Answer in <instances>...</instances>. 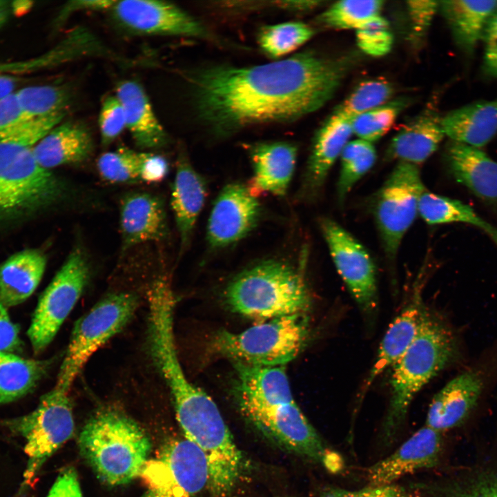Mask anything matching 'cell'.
<instances>
[{"mask_svg": "<svg viewBox=\"0 0 497 497\" xmlns=\"http://www.w3.org/2000/svg\"><path fill=\"white\" fill-rule=\"evenodd\" d=\"M349 66L347 58L304 51L260 65L205 66L186 79L197 119L211 134L224 138L318 110L336 92Z\"/></svg>", "mask_w": 497, "mask_h": 497, "instance_id": "6da1fadb", "label": "cell"}, {"mask_svg": "<svg viewBox=\"0 0 497 497\" xmlns=\"http://www.w3.org/2000/svg\"><path fill=\"white\" fill-rule=\"evenodd\" d=\"M465 358L464 342L458 332L442 318L427 313L415 340L391 367V395L382 429L386 443L396 438L422 388Z\"/></svg>", "mask_w": 497, "mask_h": 497, "instance_id": "7a4b0ae2", "label": "cell"}, {"mask_svg": "<svg viewBox=\"0 0 497 497\" xmlns=\"http://www.w3.org/2000/svg\"><path fill=\"white\" fill-rule=\"evenodd\" d=\"M304 265L269 259L244 270L227 284L224 298L234 313L262 320L305 313L311 304Z\"/></svg>", "mask_w": 497, "mask_h": 497, "instance_id": "3957f363", "label": "cell"}, {"mask_svg": "<svg viewBox=\"0 0 497 497\" xmlns=\"http://www.w3.org/2000/svg\"><path fill=\"white\" fill-rule=\"evenodd\" d=\"M79 446L98 477L111 485L126 484L140 475L151 448L142 427L113 409L100 411L87 422Z\"/></svg>", "mask_w": 497, "mask_h": 497, "instance_id": "277c9868", "label": "cell"}, {"mask_svg": "<svg viewBox=\"0 0 497 497\" xmlns=\"http://www.w3.org/2000/svg\"><path fill=\"white\" fill-rule=\"evenodd\" d=\"M67 195L66 184L37 162L32 148L0 141V225L46 210Z\"/></svg>", "mask_w": 497, "mask_h": 497, "instance_id": "5b68a950", "label": "cell"}, {"mask_svg": "<svg viewBox=\"0 0 497 497\" xmlns=\"http://www.w3.org/2000/svg\"><path fill=\"white\" fill-rule=\"evenodd\" d=\"M309 338L305 313L281 316L233 333L221 330L210 343L213 353L251 365L284 366L295 359Z\"/></svg>", "mask_w": 497, "mask_h": 497, "instance_id": "8992f818", "label": "cell"}, {"mask_svg": "<svg viewBox=\"0 0 497 497\" xmlns=\"http://www.w3.org/2000/svg\"><path fill=\"white\" fill-rule=\"evenodd\" d=\"M10 431L25 440L24 451L28 463L18 496L32 485L36 475L46 460L74 431V418L68 391L55 386L43 396L31 413L3 424Z\"/></svg>", "mask_w": 497, "mask_h": 497, "instance_id": "52a82bcc", "label": "cell"}, {"mask_svg": "<svg viewBox=\"0 0 497 497\" xmlns=\"http://www.w3.org/2000/svg\"><path fill=\"white\" fill-rule=\"evenodd\" d=\"M497 386V339L433 398L425 425L440 433L464 422Z\"/></svg>", "mask_w": 497, "mask_h": 497, "instance_id": "ba28073f", "label": "cell"}, {"mask_svg": "<svg viewBox=\"0 0 497 497\" xmlns=\"http://www.w3.org/2000/svg\"><path fill=\"white\" fill-rule=\"evenodd\" d=\"M138 304L132 293H113L81 316L72 329L55 386L69 391L91 355L125 327Z\"/></svg>", "mask_w": 497, "mask_h": 497, "instance_id": "9c48e42d", "label": "cell"}, {"mask_svg": "<svg viewBox=\"0 0 497 497\" xmlns=\"http://www.w3.org/2000/svg\"><path fill=\"white\" fill-rule=\"evenodd\" d=\"M418 166L398 162L374 199L373 212L384 253L396 260L402 240L418 214L425 191Z\"/></svg>", "mask_w": 497, "mask_h": 497, "instance_id": "30bf717a", "label": "cell"}, {"mask_svg": "<svg viewBox=\"0 0 497 497\" xmlns=\"http://www.w3.org/2000/svg\"><path fill=\"white\" fill-rule=\"evenodd\" d=\"M140 475L146 487L142 497H195L209 481L203 452L185 438L164 445Z\"/></svg>", "mask_w": 497, "mask_h": 497, "instance_id": "8fae6325", "label": "cell"}, {"mask_svg": "<svg viewBox=\"0 0 497 497\" xmlns=\"http://www.w3.org/2000/svg\"><path fill=\"white\" fill-rule=\"evenodd\" d=\"M89 266L81 249L72 251L66 261L41 296L28 335L35 352L53 340L85 289Z\"/></svg>", "mask_w": 497, "mask_h": 497, "instance_id": "7c38bea8", "label": "cell"}, {"mask_svg": "<svg viewBox=\"0 0 497 497\" xmlns=\"http://www.w3.org/2000/svg\"><path fill=\"white\" fill-rule=\"evenodd\" d=\"M239 406L257 428L282 446L322 463L331 471L342 469V458L326 445L295 402L271 407Z\"/></svg>", "mask_w": 497, "mask_h": 497, "instance_id": "4fadbf2b", "label": "cell"}, {"mask_svg": "<svg viewBox=\"0 0 497 497\" xmlns=\"http://www.w3.org/2000/svg\"><path fill=\"white\" fill-rule=\"evenodd\" d=\"M109 11L116 25L133 34L182 36L221 43L202 22L170 2L116 1Z\"/></svg>", "mask_w": 497, "mask_h": 497, "instance_id": "5bb4252c", "label": "cell"}, {"mask_svg": "<svg viewBox=\"0 0 497 497\" xmlns=\"http://www.w3.org/2000/svg\"><path fill=\"white\" fill-rule=\"evenodd\" d=\"M320 226L338 273L360 310L373 314L378 306V286L375 264L368 251L334 220L322 218Z\"/></svg>", "mask_w": 497, "mask_h": 497, "instance_id": "9a60e30c", "label": "cell"}, {"mask_svg": "<svg viewBox=\"0 0 497 497\" xmlns=\"http://www.w3.org/2000/svg\"><path fill=\"white\" fill-rule=\"evenodd\" d=\"M260 215V204L247 186L237 182L226 184L216 197L208 217V247L218 250L238 242L255 228Z\"/></svg>", "mask_w": 497, "mask_h": 497, "instance_id": "2e32d148", "label": "cell"}, {"mask_svg": "<svg viewBox=\"0 0 497 497\" xmlns=\"http://www.w3.org/2000/svg\"><path fill=\"white\" fill-rule=\"evenodd\" d=\"M441 451V433L425 425L391 454L371 465L367 480L372 486L393 484L405 476L436 466Z\"/></svg>", "mask_w": 497, "mask_h": 497, "instance_id": "e0dca14e", "label": "cell"}, {"mask_svg": "<svg viewBox=\"0 0 497 497\" xmlns=\"http://www.w3.org/2000/svg\"><path fill=\"white\" fill-rule=\"evenodd\" d=\"M253 175L248 188L257 197L265 193L284 196L293 175L298 148L284 141L261 142L248 147Z\"/></svg>", "mask_w": 497, "mask_h": 497, "instance_id": "ac0fdd59", "label": "cell"}, {"mask_svg": "<svg viewBox=\"0 0 497 497\" xmlns=\"http://www.w3.org/2000/svg\"><path fill=\"white\" fill-rule=\"evenodd\" d=\"M351 120L332 113L315 134L300 190L302 199L316 196L353 135Z\"/></svg>", "mask_w": 497, "mask_h": 497, "instance_id": "d6986e66", "label": "cell"}, {"mask_svg": "<svg viewBox=\"0 0 497 497\" xmlns=\"http://www.w3.org/2000/svg\"><path fill=\"white\" fill-rule=\"evenodd\" d=\"M119 226L122 249L166 237L168 223L162 200L143 192L128 193L120 203Z\"/></svg>", "mask_w": 497, "mask_h": 497, "instance_id": "ffe728a7", "label": "cell"}, {"mask_svg": "<svg viewBox=\"0 0 497 497\" xmlns=\"http://www.w3.org/2000/svg\"><path fill=\"white\" fill-rule=\"evenodd\" d=\"M207 196L204 178L192 166L184 150L178 153L170 205L180 241V253L188 248Z\"/></svg>", "mask_w": 497, "mask_h": 497, "instance_id": "44dd1931", "label": "cell"}, {"mask_svg": "<svg viewBox=\"0 0 497 497\" xmlns=\"http://www.w3.org/2000/svg\"><path fill=\"white\" fill-rule=\"evenodd\" d=\"M233 364L239 405L271 407L295 402L284 366H257L239 362Z\"/></svg>", "mask_w": 497, "mask_h": 497, "instance_id": "7402d4cb", "label": "cell"}, {"mask_svg": "<svg viewBox=\"0 0 497 497\" xmlns=\"http://www.w3.org/2000/svg\"><path fill=\"white\" fill-rule=\"evenodd\" d=\"M446 160L455 179L482 200L497 204V162L480 148L451 142Z\"/></svg>", "mask_w": 497, "mask_h": 497, "instance_id": "603a6c76", "label": "cell"}, {"mask_svg": "<svg viewBox=\"0 0 497 497\" xmlns=\"http://www.w3.org/2000/svg\"><path fill=\"white\" fill-rule=\"evenodd\" d=\"M91 132L84 123L61 122L32 148L37 162L50 169L59 166L81 163L92 154Z\"/></svg>", "mask_w": 497, "mask_h": 497, "instance_id": "cb8c5ba5", "label": "cell"}, {"mask_svg": "<svg viewBox=\"0 0 497 497\" xmlns=\"http://www.w3.org/2000/svg\"><path fill=\"white\" fill-rule=\"evenodd\" d=\"M427 313L420 297L415 295L395 318L380 342L375 362L362 387L360 398L373 382L386 369L391 368L412 344Z\"/></svg>", "mask_w": 497, "mask_h": 497, "instance_id": "d4e9b609", "label": "cell"}, {"mask_svg": "<svg viewBox=\"0 0 497 497\" xmlns=\"http://www.w3.org/2000/svg\"><path fill=\"white\" fill-rule=\"evenodd\" d=\"M115 96L124 108L126 128L137 146L156 148L168 143V135L140 84L134 80L122 81L117 85Z\"/></svg>", "mask_w": 497, "mask_h": 497, "instance_id": "484cf974", "label": "cell"}, {"mask_svg": "<svg viewBox=\"0 0 497 497\" xmlns=\"http://www.w3.org/2000/svg\"><path fill=\"white\" fill-rule=\"evenodd\" d=\"M445 136L441 118L426 111L393 137L387 150V158L418 166L435 153Z\"/></svg>", "mask_w": 497, "mask_h": 497, "instance_id": "4316f807", "label": "cell"}, {"mask_svg": "<svg viewBox=\"0 0 497 497\" xmlns=\"http://www.w3.org/2000/svg\"><path fill=\"white\" fill-rule=\"evenodd\" d=\"M441 124L451 142L480 148L497 134V98L454 110L441 118Z\"/></svg>", "mask_w": 497, "mask_h": 497, "instance_id": "83f0119b", "label": "cell"}, {"mask_svg": "<svg viewBox=\"0 0 497 497\" xmlns=\"http://www.w3.org/2000/svg\"><path fill=\"white\" fill-rule=\"evenodd\" d=\"M496 9L497 1H439V10L455 42L467 54L472 53L483 39L487 23Z\"/></svg>", "mask_w": 497, "mask_h": 497, "instance_id": "f1b7e54d", "label": "cell"}, {"mask_svg": "<svg viewBox=\"0 0 497 497\" xmlns=\"http://www.w3.org/2000/svg\"><path fill=\"white\" fill-rule=\"evenodd\" d=\"M46 266L45 255L33 249L7 259L0 265V302L8 308L24 302L39 285Z\"/></svg>", "mask_w": 497, "mask_h": 497, "instance_id": "f546056e", "label": "cell"}, {"mask_svg": "<svg viewBox=\"0 0 497 497\" xmlns=\"http://www.w3.org/2000/svg\"><path fill=\"white\" fill-rule=\"evenodd\" d=\"M49 365V361L0 352V405L14 401L30 392Z\"/></svg>", "mask_w": 497, "mask_h": 497, "instance_id": "4dcf8cb0", "label": "cell"}, {"mask_svg": "<svg viewBox=\"0 0 497 497\" xmlns=\"http://www.w3.org/2000/svg\"><path fill=\"white\" fill-rule=\"evenodd\" d=\"M418 214L430 225L468 224L485 232L497 245V229L463 202L425 190L420 198Z\"/></svg>", "mask_w": 497, "mask_h": 497, "instance_id": "1f68e13d", "label": "cell"}, {"mask_svg": "<svg viewBox=\"0 0 497 497\" xmlns=\"http://www.w3.org/2000/svg\"><path fill=\"white\" fill-rule=\"evenodd\" d=\"M315 30L302 21H286L262 27L257 40L261 51L277 60L291 53L311 39Z\"/></svg>", "mask_w": 497, "mask_h": 497, "instance_id": "d6a6232c", "label": "cell"}, {"mask_svg": "<svg viewBox=\"0 0 497 497\" xmlns=\"http://www.w3.org/2000/svg\"><path fill=\"white\" fill-rule=\"evenodd\" d=\"M20 108L28 119L66 111L72 100V92L64 86H32L15 91Z\"/></svg>", "mask_w": 497, "mask_h": 497, "instance_id": "836d02e7", "label": "cell"}, {"mask_svg": "<svg viewBox=\"0 0 497 497\" xmlns=\"http://www.w3.org/2000/svg\"><path fill=\"white\" fill-rule=\"evenodd\" d=\"M340 157L337 193L338 200L342 203L355 184L374 165L376 151L372 143L358 139L347 143Z\"/></svg>", "mask_w": 497, "mask_h": 497, "instance_id": "e575fe53", "label": "cell"}, {"mask_svg": "<svg viewBox=\"0 0 497 497\" xmlns=\"http://www.w3.org/2000/svg\"><path fill=\"white\" fill-rule=\"evenodd\" d=\"M384 3L380 0L336 1L318 17L317 21L331 29L356 30L370 19L380 16Z\"/></svg>", "mask_w": 497, "mask_h": 497, "instance_id": "d590c367", "label": "cell"}, {"mask_svg": "<svg viewBox=\"0 0 497 497\" xmlns=\"http://www.w3.org/2000/svg\"><path fill=\"white\" fill-rule=\"evenodd\" d=\"M393 88L386 79L381 78L365 80L334 110L333 113L351 120L372 109L387 104Z\"/></svg>", "mask_w": 497, "mask_h": 497, "instance_id": "8d00e7d4", "label": "cell"}, {"mask_svg": "<svg viewBox=\"0 0 497 497\" xmlns=\"http://www.w3.org/2000/svg\"><path fill=\"white\" fill-rule=\"evenodd\" d=\"M101 177L110 183L139 182V152L125 146L102 154L97 162Z\"/></svg>", "mask_w": 497, "mask_h": 497, "instance_id": "74e56055", "label": "cell"}, {"mask_svg": "<svg viewBox=\"0 0 497 497\" xmlns=\"http://www.w3.org/2000/svg\"><path fill=\"white\" fill-rule=\"evenodd\" d=\"M403 104L391 102L364 113L351 119L353 133L373 143L382 137L395 123Z\"/></svg>", "mask_w": 497, "mask_h": 497, "instance_id": "f35d334b", "label": "cell"}, {"mask_svg": "<svg viewBox=\"0 0 497 497\" xmlns=\"http://www.w3.org/2000/svg\"><path fill=\"white\" fill-rule=\"evenodd\" d=\"M355 37L359 48L366 55L375 57L388 54L393 43L389 22L380 15L356 29Z\"/></svg>", "mask_w": 497, "mask_h": 497, "instance_id": "ab89813d", "label": "cell"}, {"mask_svg": "<svg viewBox=\"0 0 497 497\" xmlns=\"http://www.w3.org/2000/svg\"><path fill=\"white\" fill-rule=\"evenodd\" d=\"M99 126L103 146L110 145L126 128L124 108L115 95L104 99L99 112Z\"/></svg>", "mask_w": 497, "mask_h": 497, "instance_id": "60d3db41", "label": "cell"}, {"mask_svg": "<svg viewBox=\"0 0 497 497\" xmlns=\"http://www.w3.org/2000/svg\"><path fill=\"white\" fill-rule=\"evenodd\" d=\"M407 7L412 34L416 39H419L430 28L436 12L439 10V1H409Z\"/></svg>", "mask_w": 497, "mask_h": 497, "instance_id": "b9f144b4", "label": "cell"}, {"mask_svg": "<svg viewBox=\"0 0 497 497\" xmlns=\"http://www.w3.org/2000/svg\"><path fill=\"white\" fill-rule=\"evenodd\" d=\"M320 497H411V496L403 487L391 484L370 485L358 490H347L331 487L323 490Z\"/></svg>", "mask_w": 497, "mask_h": 497, "instance_id": "7bdbcfd3", "label": "cell"}, {"mask_svg": "<svg viewBox=\"0 0 497 497\" xmlns=\"http://www.w3.org/2000/svg\"><path fill=\"white\" fill-rule=\"evenodd\" d=\"M167 160L162 155L139 152V175L140 181L148 183L162 182L168 173Z\"/></svg>", "mask_w": 497, "mask_h": 497, "instance_id": "ee69618b", "label": "cell"}, {"mask_svg": "<svg viewBox=\"0 0 497 497\" xmlns=\"http://www.w3.org/2000/svg\"><path fill=\"white\" fill-rule=\"evenodd\" d=\"M445 497H497V478H480L467 487L451 488Z\"/></svg>", "mask_w": 497, "mask_h": 497, "instance_id": "f6af8a7d", "label": "cell"}, {"mask_svg": "<svg viewBox=\"0 0 497 497\" xmlns=\"http://www.w3.org/2000/svg\"><path fill=\"white\" fill-rule=\"evenodd\" d=\"M20 345L18 327L10 319L7 307L0 302V352H10Z\"/></svg>", "mask_w": 497, "mask_h": 497, "instance_id": "bcb514c9", "label": "cell"}, {"mask_svg": "<svg viewBox=\"0 0 497 497\" xmlns=\"http://www.w3.org/2000/svg\"><path fill=\"white\" fill-rule=\"evenodd\" d=\"M28 119L19 104L15 92L0 101V138L12 126Z\"/></svg>", "mask_w": 497, "mask_h": 497, "instance_id": "7dc6e473", "label": "cell"}, {"mask_svg": "<svg viewBox=\"0 0 497 497\" xmlns=\"http://www.w3.org/2000/svg\"><path fill=\"white\" fill-rule=\"evenodd\" d=\"M47 497H83L73 469L64 470L56 479Z\"/></svg>", "mask_w": 497, "mask_h": 497, "instance_id": "c3c4849f", "label": "cell"}, {"mask_svg": "<svg viewBox=\"0 0 497 497\" xmlns=\"http://www.w3.org/2000/svg\"><path fill=\"white\" fill-rule=\"evenodd\" d=\"M116 1L112 0H76L70 1L60 10L57 22L64 23L69 17L79 10H109Z\"/></svg>", "mask_w": 497, "mask_h": 497, "instance_id": "681fc988", "label": "cell"}, {"mask_svg": "<svg viewBox=\"0 0 497 497\" xmlns=\"http://www.w3.org/2000/svg\"><path fill=\"white\" fill-rule=\"evenodd\" d=\"M483 40L485 43L484 63L497 57V9L487 23Z\"/></svg>", "mask_w": 497, "mask_h": 497, "instance_id": "f907efd6", "label": "cell"}, {"mask_svg": "<svg viewBox=\"0 0 497 497\" xmlns=\"http://www.w3.org/2000/svg\"><path fill=\"white\" fill-rule=\"evenodd\" d=\"M8 69H14V66L12 65L0 64V72L3 70L6 71ZM15 87V79L11 77L3 75L0 73V101L14 93Z\"/></svg>", "mask_w": 497, "mask_h": 497, "instance_id": "816d5d0a", "label": "cell"}, {"mask_svg": "<svg viewBox=\"0 0 497 497\" xmlns=\"http://www.w3.org/2000/svg\"><path fill=\"white\" fill-rule=\"evenodd\" d=\"M14 10V5L11 1L0 0V28L6 23L11 13Z\"/></svg>", "mask_w": 497, "mask_h": 497, "instance_id": "f5cc1de1", "label": "cell"}, {"mask_svg": "<svg viewBox=\"0 0 497 497\" xmlns=\"http://www.w3.org/2000/svg\"><path fill=\"white\" fill-rule=\"evenodd\" d=\"M483 70L487 77L497 79V57L491 61L483 63Z\"/></svg>", "mask_w": 497, "mask_h": 497, "instance_id": "db71d44e", "label": "cell"}]
</instances>
